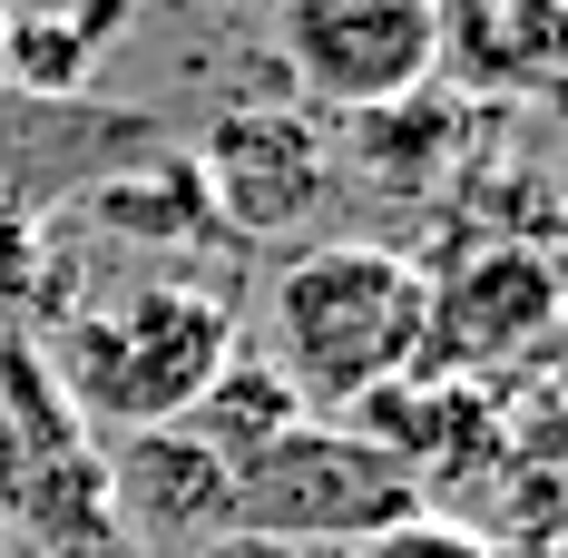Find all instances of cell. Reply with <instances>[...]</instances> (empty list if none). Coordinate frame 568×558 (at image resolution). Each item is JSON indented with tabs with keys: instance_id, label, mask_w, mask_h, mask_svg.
Here are the masks:
<instances>
[{
	"instance_id": "1",
	"label": "cell",
	"mask_w": 568,
	"mask_h": 558,
	"mask_svg": "<svg viewBox=\"0 0 568 558\" xmlns=\"http://www.w3.org/2000/svg\"><path fill=\"white\" fill-rule=\"evenodd\" d=\"M422 294L432 275L393 245H363V235L304 245L265 284V343H275L265 363L304 412H353L422 363Z\"/></svg>"
},
{
	"instance_id": "2",
	"label": "cell",
	"mask_w": 568,
	"mask_h": 558,
	"mask_svg": "<svg viewBox=\"0 0 568 558\" xmlns=\"http://www.w3.org/2000/svg\"><path fill=\"white\" fill-rule=\"evenodd\" d=\"M235 353H245L235 343V304H216L206 284H109L50 343L59 392L99 432H168V422H186Z\"/></svg>"
},
{
	"instance_id": "3",
	"label": "cell",
	"mask_w": 568,
	"mask_h": 558,
	"mask_svg": "<svg viewBox=\"0 0 568 558\" xmlns=\"http://www.w3.org/2000/svg\"><path fill=\"white\" fill-rule=\"evenodd\" d=\"M402 509H432L412 470L334 422H284L275 442L235 460V539H265V549H353Z\"/></svg>"
},
{
	"instance_id": "4",
	"label": "cell",
	"mask_w": 568,
	"mask_h": 558,
	"mask_svg": "<svg viewBox=\"0 0 568 558\" xmlns=\"http://www.w3.org/2000/svg\"><path fill=\"white\" fill-rule=\"evenodd\" d=\"M275 50L314 109L373 118L432 89L442 0H275Z\"/></svg>"
},
{
	"instance_id": "5",
	"label": "cell",
	"mask_w": 568,
	"mask_h": 558,
	"mask_svg": "<svg viewBox=\"0 0 568 558\" xmlns=\"http://www.w3.org/2000/svg\"><path fill=\"white\" fill-rule=\"evenodd\" d=\"M559 324V265L529 245H480L422 294V383H480Z\"/></svg>"
},
{
	"instance_id": "6",
	"label": "cell",
	"mask_w": 568,
	"mask_h": 558,
	"mask_svg": "<svg viewBox=\"0 0 568 558\" xmlns=\"http://www.w3.org/2000/svg\"><path fill=\"white\" fill-rule=\"evenodd\" d=\"M196 176V196H206V216L245 225V235H284V225H304L324 206V186H334V158H324V128L294 109H235L206 128V148L186 158Z\"/></svg>"
},
{
	"instance_id": "7",
	"label": "cell",
	"mask_w": 568,
	"mask_h": 558,
	"mask_svg": "<svg viewBox=\"0 0 568 558\" xmlns=\"http://www.w3.org/2000/svg\"><path fill=\"white\" fill-rule=\"evenodd\" d=\"M99 470H109V509H128L148 539H235V470L186 422L118 432V450Z\"/></svg>"
},
{
	"instance_id": "8",
	"label": "cell",
	"mask_w": 568,
	"mask_h": 558,
	"mask_svg": "<svg viewBox=\"0 0 568 558\" xmlns=\"http://www.w3.org/2000/svg\"><path fill=\"white\" fill-rule=\"evenodd\" d=\"M284 422H304V402L284 392V373H275V363H265V353H235L226 373L206 383V402L186 412V432H196V442L216 450L226 470H235V460H245V450H255V442H275Z\"/></svg>"
},
{
	"instance_id": "9",
	"label": "cell",
	"mask_w": 568,
	"mask_h": 558,
	"mask_svg": "<svg viewBox=\"0 0 568 558\" xmlns=\"http://www.w3.org/2000/svg\"><path fill=\"white\" fill-rule=\"evenodd\" d=\"M343 558H500L470 519H452V509H402V519H383V529H363Z\"/></svg>"
},
{
	"instance_id": "10",
	"label": "cell",
	"mask_w": 568,
	"mask_h": 558,
	"mask_svg": "<svg viewBox=\"0 0 568 558\" xmlns=\"http://www.w3.org/2000/svg\"><path fill=\"white\" fill-rule=\"evenodd\" d=\"M226 558H294V549H265V539H235Z\"/></svg>"
},
{
	"instance_id": "11",
	"label": "cell",
	"mask_w": 568,
	"mask_h": 558,
	"mask_svg": "<svg viewBox=\"0 0 568 558\" xmlns=\"http://www.w3.org/2000/svg\"><path fill=\"white\" fill-rule=\"evenodd\" d=\"M0 89H10V10H0Z\"/></svg>"
},
{
	"instance_id": "12",
	"label": "cell",
	"mask_w": 568,
	"mask_h": 558,
	"mask_svg": "<svg viewBox=\"0 0 568 558\" xmlns=\"http://www.w3.org/2000/svg\"><path fill=\"white\" fill-rule=\"evenodd\" d=\"M0 558H30V549H20V539H0Z\"/></svg>"
}]
</instances>
